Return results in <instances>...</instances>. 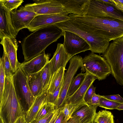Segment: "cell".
Listing matches in <instances>:
<instances>
[{
    "label": "cell",
    "instance_id": "cell-15",
    "mask_svg": "<svg viewBox=\"0 0 123 123\" xmlns=\"http://www.w3.org/2000/svg\"><path fill=\"white\" fill-rule=\"evenodd\" d=\"M50 54L45 51L30 61L20 63L19 68L26 76L41 71L49 62Z\"/></svg>",
    "mask_w": 123,
    "mask_h": 123
},
{
    "label": "cell",
    "instance_id": "cell-22",
    "mask_svg": "<svg viewBox=\"0 0 123 123\" xmlns=\"http://www.w3.org/2000/svg\"><path fill=\"white\" fill-rule=\"evenodd\" d=\"M0 38L5 37L13 38L7 20L6 12L0 7Z\"/></svg>",
    "mask_w": 123,
    "mask_h": 123
},
{
    "label": "cell",
    "instance_id": "cell-2",
    "mask_svg": "<svg viewBox=\"0 0 123 123\" xmlns=\"http://www.w3.org/2000/svg\"><path fill=\"white\" fill-rule=\"evenodd\" d=\"M70 20L84 26L110 41L123 37V21L114 18H99L70 13Z\"/></svg>",
    "mask_w": 123,
    "mask_h": 123
},
{
    "label": "cell",
    "instance_id": "cell-29",
    "mask_svg": "<svg viewBox=\"0 0 123 123\" xmlns=\"http://www.w3.org/2000/svg\"><path fill=\"white\" fill-rule=\"evenodd\" d=\"M120 103L108 99L101 95L98 106L105 109H116Z\"/></svg>",
    "mask_w": 123,
    "mask_h": 123
},
{
    "label": "cell",
    "instance_id": "cell-6",
    "mask_svg": "<svg viewBox=\"0 0 123 123\" xmlns=\"http://www.w3.org/2000/svg\"><path fill=\"white\" fill-rule=\"evenodd\" d=\"M81 70L96 77L99 80L105 79L111 73L110 66L103 57L92 52L82 58Z\"/></svg>",
    "mask_w": 123,
    "mask_h": 123
},
{
    "label": "cell",
    "instance_id": "cell-38",
    "mask_svg": "<svg viewBox=\"0 0 123 123\" xmlns=\"http://www.w3.org/2000/svg\"><path fill=\"white\" fill-rule=\"evenodd\" d=\"M62 107L61 108L58 116L55 123H65L67 121L65 120L64 114L62 111Z\"/></svg>",
    "mask_w": 123,
    "mask_h": 123
},
{
    "label": "cell",
    "instance_id": "cell-19",
    "mask_svg": "<svg viewBox=\"0 0 123 123\" xmlns=\"http://www.w3.org/2000/svg\"><path fill=\"white\" fill-rule=\"evenodd\" d=\"M58 0L64 6V12L78 16L86 15L90 1V0Z\"/></svg>",
    "mask_w": 123,
    "mask_h": 123
},
{
    "label": "cell",
    "instance_id": "cell-16",
    "mask_svg": "<svg viewBox=\"0 0 123 123\" xmlns=\"http://www.w3.org/2000/svg\"><path fill=\"white\" fill-rule=\"evenodd\" d=\"M0 43L3 46V52L6 53L8 58L14 74L19 68L20 64L17 58L18 42L15 38L5 37L1 40Z\"/></svg>",
    "mask_w": 123,
    "mask_h": 123
},
{
    "label": "cell",
    "instance_id": "cell-9",
    "mask_svg": "<svg viewBox=\"0 0 123 123\" xmlns=\"http://www.w3.org/2000/svg\"><path fill=\"white\" fill-rule=\"evenodd\" d=\"M82 58L79 55H76L70 60L68 68L64 75L62 85L56 105V109H58L64 105L71 83L77 70L82 67Z\"/></svg>",
    "mask_w": 123,
    "mask_h": 123
},
{
    "label": "cell",
    "instance_id": "cell-46",
    "mask_svg": "<svg viewBox=\"0 0 123 123\" xmlns=\"http://www.w3.org/2000/svg\"><path fill=\"white\" fill-rule=\"evenodd\" d=\"M93 123H96V122H93Z\"/></svg>",
    "mask_w": 123,
    "mask_h": 123
},
{
    "label": "cell",
    "instance_id": "cell-31",
    "mask_svg": "<svg viewBox=\"0 0 123 123\" xmlns=\"http://www.w3.org/2000/svg\"><path fill=\"white\" fill-rule=\"evenodd\" d=\"M2 57L3 59L5 74L6 77L12 76L14 74L11 64L6 53L3 52Z\"/></svg>",
    "mask_w": 123,
    "mask_h": 123
},
{
    "label": "cell",
    "instance_id": "cell-36",
    "mask_svg": "<svg viewBox=\"0 0 123 123\" xmlns=\"http://www.w3.org/2000/svg\"><path fill=\"white\" fill-rule=\"evenodd\" d=\"M103 96L108 99L120 103H123V98L119 94L104 96Z\"/></svg>",
    "mask_w": 123,
    "mask_h": 123
},
{
    "label": "cell",
    "instance_id": "cell-17",
    "mask_svg": "<svg viewBox=\"0 0 123 123\" xmlns=\"http://www.w3.org/2000/svg\"><path fill=\"white\" fill-rule=\"evenodd\" d=\"M85 79L78 90L72 96L66 99L65 104L71 105L76 107L85 102V95L88 88L97 78L86 72Z\"/></svg>",
    "mask_w": 123,
    "mask_h": 123
},
{
    "label": "cell",
    "instance_id": "cell-24",
    "mask_svg": "<svg viewBox=\"0 0 123 123\" xmlns=\"http://www.w3.org/2000/svg\"><path fill=\"white\" fill-rule=\"evenodd\" d=\"M86 74V72L84 73H81L73 78L68 88L66 100L73 94L79 88L84 81Z\"/></svg>",
    "mask_w": 123,
    "mask_h": 123
},
{
    "label": "cell",
    "instance_id": "cell-12",
    "mask_svg": "<svg viewBox=\"0 0 123 123\" xmlns=\"http://www.w3.org/2000/svg\"><path fill=\"white\" fill-rule=\"evenodd\" d=\"M63 46L71 58L78 53L90 50L88 44L80 36L68 31H63Z\"/></svg>",
    "mask_w": 123,
    "mask_h": 123
},
{
    "label": "cell",
    "instance_id": "cell-18",
    "mask_svg": "<svg viewBox=\"0 0 123 123\" xmlns=\"http://www.w3.org/2000/svg\"><path fill=\"white\" fill-rule=\"evenodd\" d=\"M98 106L91 105L84 102L75 107L71 117L78 118L81 123H93Z\"/></svg>",
    "mask_w": 123,
    "mask_h": 123
},
{
    "label": "cell",
    "instance_id": "cell-14",
    "mask_svg": "<svg viewBox=\"0 0 123 123\" xmlns=\"http://www.w3.org/2000/svg\"><path fill=\"white\" fill-rule=\"evenodd\" d=\"M71 58L66 51L63 44L58 43L53 56L49 62L50 81L53 75L60 68H65Z\"/></svg>",
    "mask_w": 123,
    "mask_h": 123
},
{
    "label": "cell",
    "instance_id": "cell-35",
    "mask_svg": "<svg viewBox=\"0 0 123 123\" xmlns=\"http://www.w3.org/2000/svg\"><path fill=\"white\" fill-rule=\"evenodd\" d=\"M56 110L55 111L48 114L42 118L38 120H34L31 123H47L49 122Z\"/></svg>",
    "mask_w": 123,
    "mask_h": 123
},
{
    "label": "cell",
    "instance_id": "cell-37",
    "mask_svg": "<svg viewBox=\"0 0 123 123\" xmlns=\"http://www.w3.org/2000/svg\"><path fill=\"white\" fill-rule=\"evenodd\" d=\"M101 97V95L99 94H97L96 93L94 94L91 100L88 104L92 106L97 105L98 106Z\"/></svg>",
    "mask_w": 123,
    "mask_h": 123
},
{
    "label": "cell",
    "instance_id": "cell-47",
    "mask_svg": "<svg viewBox=\"0 0 123 123\" xmlns=\"http://www.w3.org/2000/svg\"><path fill=\"white\" fill-rule=\"evenodd\" d=\"M49 122H48V123H49Z\"/></svg>",
    "mask_w": 123,
    "mask_h": 123
},
{
    "label": "cell",
    "instance_id": "cell-13",
    "mask_svg": "<svg viewBox=\"0 0 123 123\" xmlns=\"http://www.w3.org/2000/svg\"><path fill=\"white\" fill-rule=\"evenodd\" d=\"M69 19L68 14L65 12L59 14L37 15L32 20L27 28L30 31L33 32L42 28Z\"/></svg>",
    "mask_w": 123,
    "mask_h": 123
},
{
    "label": "cell",
    "instance_id": "cell-20",
    "mask_svg": "<svg viewBox=\"0 0 123 123\" xmlns=\"http://www.w3.org/2000/svg\"><path fill=\"white\" fill-rule=\"evenodd\" d=\"M47 90L35 98L31 106L26 111L25 119L28 123H31L35 120L37 113L42 106L48 101Z\"/></svg>",
    "mask_w": 123,
    "mask_h": 123
},
{
    "label": "cell",
    "instance_id": "cell-25",
    "mask_svg": "<svg viewBox=\"0 0 123 123\" xmlns=\"http://www.w3.org/2000/svg\"><path fill=\"white\" fill-rule=\"evenodd\" d=\"M94 122L97 123H115L112 113L106 110L99 111L96 113Z\"/></svg>",
    "mask_w": 123,
    "mask_h": 123
},
{
    "label": "cell",
    "instance_id": "cell-30",
    "mask_svg": "<svg viewBox=\"0 0 123 123\" xmlns=\"http://www.w3.org/2000/svg\"><path fill=\"white\" fill-rule=\"evenodd\" d=\"M0 99L2 96L4 88L6 78L4 66L3 59L0 58Z\"/></svg>",
    "mask_w": 123,
    "mask_h": 123
},
{
    "label": "cell",
    "instance_id": "cell-5",
    "mask_svg": "<svg viewBox=\"0 0 123 123\" xmlns=\"http://www.w3.org/2000/svg\"><path fill=\"white\" fill-rule=\"evenodd\" d=\"M102 56L109 64L111 74L117 83L123 86V37L113 41Z\"/></svg>",
    "mask_w": 123,
    "mask_h": 123
},
{
    "label": "cell",
    "instance_id": "cell-42",
    "mask_svg": "<svg viewBox=\"0 0 123 123\" xmlns=\"http://www.w3.org/2000/svg\"><path fill=\"white\" fill-rule=\"evenodd\" d=\"M116 5V6L123 12V4L117 1L116 0H113Z\"/></svg>",
    "mask_w": 123,
    "mask_h": 123
},
{
    "label": "cell",
    "instance_id": "cell-45",
    "mask_svg": "<svg viewBox=\"0 0 123 123\" xmlns=\"http://www.w3.org/2000/svg\"><path fill=\"white\" fill-rule=\"evenodd\" d=\"M116 1L122 3L123 4V0H116Z\"/></svg>",
    "mask_w": 123,
    "mask_h": 123
},
{
    "label": "cell",
    "instance_id": "cell-32",
    "mask_svg": "<svg viewBox=\"0 0 123 123\" xmlns=\"http://www.w3.org/2000/svg\"><path fill=\"white\" fill-rule=\"evenodd\" d=\"M63 79L64 78L58 88L54 92L52 93H48V102L54 104L55 105L57 104L62 85Z\"/></svg>",
    "mask_w": 123,
    "mask_h": 123
},
{
    "label": "cell",
    "instance_id": "cell-44",
    "mask_svg": "<svg viewBox=\"0 0 123 123\" xmlns=\"http://www.w3.org/2000/svg\"><path fill=\"white\" fill-rule=\"evenodd\" d=\"M116 109L119 111L123 110V103H120Z\"/></svg>",
    "mask_w": 123,
    "mask_h": 123
},
{
    "label": "cell",
    "instance_id": "cell-40",
    "mask_svg": "<svg viewBox=\"0 0 123 123\" xmlns=\"http://www.w3.org/2000/svg\"><path fill=\"white\" fill-rule=\"evenodd\" d=\"M65 123H81L78 118L75 117H71Z\"/></svg>",
    "mask_w": 123,
    "mask_h": 123
},
{
    "label": "cell",
    "instance_id": "cell-34",
    "mask_svg": "<svg viewBox=\"0 0 123 123\" xmlns=\"http://www.w3.org/2000/svg\"><path fill=\"white\" fill-rule=\"evenodd\" d=\"M95 89L96 87L94 86L92 84L90 86L84 96V100L85 103L87 104L89 103L93 95L96 93Z\"/></svg>",
    "mask_w": 123,
    "mask_h": 123
},
{
    "label": "cell",
    "instance_id": "cell-7",
    "mask_svg": "<svg viewBox=\"0 0 123 123\" xmlns=\"http://www.w3.org/2000/svg\"><path fill=\"white\" fill-rule=\"evenodd\" d=\"M6 14L11 34L15 38L19 31L23 29L27 28L37 15L35 13L27 10L24 6L20 7L18 9L6 12Z\"/></svg>",
    "mask_w": 123,
    "mask_h": 123
},
{
    "label": "cell",
    "instance_id": "cell-28",
    "mask_svg": "<svg viewBox=\"0 0 123 123\" xmlns=\"http://www.w3.org/2000/svg\"><path fill=\"white\" fill-rule=\"evenodd\" d=\"M41 75L44 91L47 90L50 81L49 62L41 70Z\"/></svg>",
    "mask_w": 123,
    "mask_h": 123
},
{
    "label": "cell",
    "instance_id": "cell-8",
    "mask_svg": "<svg viewBox=\"0 0 123 123\" xmlns=\"http://www.w3.org/2000/svg\"><path fill=\"white\" fill-rule=\"evenodd\" d=\"M86 15L99 18H114L123 21V12L116 6L102 0H90Z\"/></svg>",
    "mask_w": 123,
    "mask_h": 123
},
{
    "label": "cell",
    "instance_id": "cell-3",
    "mask_svg": "<svg viewBox=\"0 0 123 123\" xmlns=\"http://www.w3.org/2000/svg\"><path fill=\"white\" fill-rule=\"evenodd\" d=\"M12 76L5 78L3 93L0 99V123H14L18 118L25 114L16 94Z\"/></svg>",
    "mask_w": 123,
    "mask_h": 123
},
{
    "label": "cell",
    "instance_id": "cell-27",
    "mask_svg": "<svg viewBox=\"0 0 123 123\" xmlns=\"http://www.w3.org/2000/svg\"><path fill=\"white\" fill-rule=\"evenodd\" d=\"M56 109L55 105L47 101L40 109L34 120L40 119L49 113L55 111Z\"/></svg>",
    "mask_w": 123,
    "mask_h": 123
},
{
    "label": "cell",
    "instance_id": "cell-4",
    "mask_svg": "<svg viewBox=\"0 0 123 123\" xmlns=\"http://www.w3.org/2000/svg\"><path fill=\"white\" fill-rule=\"evenodd\" d=\"M54 25L63 31H70L80 36L88 44L90 50L92 53L103 54L110 44V41L107 38L88 27L70 19Z\"/></svg>",
    "mask_w": 123,
    "mask_h": 123
},
{
    "label": "cell",
    "instance_id": "cell-39",
    "mask_svg": "<svg viewBox=\"0 0 123 123\" xmlns=\"http://www.w3.org/2000/svg\"><path fill=\"white\" fill-rule=\"evenodd\" d=\"M61 108L58 109H56L54 114L49 123H55V122L58 116Z\"/></svg>",
    "mask_w": 123,
    "mask_h": 123
},
{
    "label": "cell",
    "instance_id": "cell-41",
    "mask_svg": "<svg viewBox=\"0 0 123 123\" xmlns=\"http://www.w3.org/2000/svg\"><path fill=\"white\" fill-rule=\"evenodd\" d=\"M25 115L19 117L16 120L14 123H28L25 119Z\"/></svg>",
    "mask_w": 123,
    "mask_h": 123
},
{
    "label": "cell",
    "instance_id": "cell-11",
    "mask_svg": "<svg viewBox=\"0 0 123 123\" xmlns=\"http://www.w3.org/2000/svg\"><path fill=\"white\" fill-rule=\"evenodd\" d=\"M33 3L24 6L28 10L37 15L64 12V7L58 0H34Z\"/></svg>",
    "mask_w": 123,
    "mask_h": 123
},
{
    "label": "cell",
    "instance_id": "cell-10",
    "mask_svg": "<svg viewBox=\"0 0 123 123\" xmlns=\"http://www.w3.org/2000/svg\"><path fill=\"white\" fill-rule=\"evenodd\" d=\"M12 80L16 95L21 101H24L29 108L36 97L32 94L28 86L27 76L19 68L12 76Z\"/></svg>",
    "mask_w": 123,
    "mask_h": 123
},
{
    "label": "cell",
    "instance_id": "cell-26",
    "mask_svg": "<svg viewBox=\"0 0 123 123\" xmlns=\"http://www.w3.org/2000/svg\"><path fill=\"white\" fill-rule=\"evenodd\" d=\"M23 2V0H0V7L5 12H8L17 9Z\"/></svg>",
    "mask_w": 123,
    "mask_h": 123
},
{
    "label": "cell",
    "instance_id": "cell-23",
    "mask_svg": "<svg viewBox=\"0 0 123 123\" xmlns=\"http://www.w3.org/2000/svg\"><path fill=\"white\" fill-rule=\"evenodd\" d=\"M65 68H60L52 77L47 90L48 93H52L58 88L63 78Z\"/></svg>",
    "mask_w": 123,
    "mask_h": 123
},
{
    "label": "cell",
    "instance_id": "cell-1",
    "mask_svg": "<svg viewBox=\"0 0 123 123\" xmlns=\"http://www.w3.org/2000/svg\"><path fill=\"white\" fill-rule=\"evenodd\" d=\"M62 36L63 31L54 25L33 32L21 42L24 62L29 61L42 54L49 45Z\"/></svg>",
    "mask_w": 123,
    "mask_h": 123
},
{
    "label": "cell",
    "instance_id": "cell-21",
    "mask_svg": "<svg viewBox=\"0 0 123 123\" xmlns=\"http://www.w3.org/2000/svg\"><path fill=\"white\" fill-rule=\"evenodd\" d=\"M27 82L33 96L36 97L44 91L43 89L41 75V70L36 73L27 76Z\"/></svg>",
    "mask_w": 123,
    "mask_h": 123
},
{
    "label": "cell",
    "instance_id": "cell-43",
    "mask_svg": "<svg viewBox=\"0 0 123 123\" xmlns=\"http://www.w3.org/2000/svg\"><path fill=\"white\" fill-rule=\"evenodd\" d=\"M105 3L112 5L116 6V5L113 0H102Z\"/></svg>",
    "mask_w": 123,
    "mask_h": 123
},
{
    "label": "cell",
    "instance_id": "cell-33",
    "mask_svg": "<svg viewBox=\"0 0 123 123\" xmlns=\"http://www.w3.org/2000/svg\"><path fill=\"white\" fill-rule=\"evenodd\" d=\"M75 107L73 105L67 104H65L63 106L62 111L64 114L66 121L71 117Z\"/></svg>",
    "mask_w": 123,
    "mask_h": 123
}]
</instances>
